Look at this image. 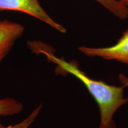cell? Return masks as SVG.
Wrapping results in <instances>:
<instances>
[{"label":"cell","instance_id":"ba28073f","mask_svg":"<svg viewBox=\"0 0 128 128\" xmlns=\"http://www.w3.org/2000/svg\"><path fill=\"white\" fill-rule=\"evenodd\" d=\"M120 1H121L123 4H124L126 7H128V0H119Z\"/></svg>","mask_w":128,"mask_h":128},{"label":"cell","instance_id":"52a82bcc","mask_svg":"<svg viewBox=\"0 0 128 128\" xmlns=\"http://www.w3.org/2000/svg\"><path fill=\"white\" fill-rule=\"evenodd\" d=\"M42 108V104H40L38 106L36 107L35 109L32 112V113L26 118H25L24 119H23V120L17 124L6 126L3 125L0 122V128H29L30 126L33 124V123L34 122L36 118L39 116Z\"/></svg>","mask_w":128,"mask_h":128},{"label":"cell","instance_id":"3957f363","mask_svg":"<svg viewBox=\"0 0 128 128\" xmlns=\"http://www.w3.org/2000/svg\"><path fill=\"white\" fill-rule=\"evenodd\" d=\"M81 53L90 57H100L104 60H114L128 66V29L114 45L104 48H78Z\"/></svg>","mask_w":128,"mask_h":128},{"label":"cell","instance_id":"5b68a950","mask_svg":"<svg viewBox=\"0 0 128 128\" xmlns=\"http://www.w3.org/2000/svg\"><path fill=\"white\" fill-rule=\"evenodd\" d=\"M120 20L128 17V7L119 0H94Z\"/></svg>","mask_w":128,"mask_h":128},{"label":"cell","instance_id":"8992f818","mask_svg":"<svg viewBox=\"0 0 128 128\" xmlns=\"http://www.w3.org/2000/svg\"><path fill=\"white\" fill-rule=\"evenodd\" d=\"M23 105L12 97L0 99V116H12L22 111Z\"/></svg>","mask_w":128,"mask_h":128},{"label":"cell","instance_id":"7a4b0ae2","mask_svg":"<svg viewBox=\"0 0 128 128\" xmlns=\"http://www.w3.org/2000/svg\"><path fill=\"white\" fill-rule=\"evenodd\" d=\"M0 11H16L28 14L62 33L66 30L48 15L38 0H0Z\"/></svg>","mask_w":128,"mask_h":128},{"label":"cell","instance_id":"277c9868","mask_svg":"<svg viewBox=\"0 0 128 128\" xmlns=\"http://www.w3.org/2000/svg\"><path fill=\"white\" fill-rule=\"evenodd\" d=\"M24 32V28L20 23L8 20H0V64Z\"/></svg>","mask_w":128,"mask_h":128},{"label":"cell","instance_id":"6da1fadb","mask_svg":"<svg viewBox=\"0 0 128 128\" xmlns=\"http://www.w3.org/2000/svg\"><path fill=\"white\" fill-rule=\"evenodd\" d=\"M28 47L32 52L43 54L47 60L57 65L56 73L70 74L82 82L98 106L100 124L98 128H116L113 116L116 110L128 101L124 97V86L108 85L102 81L90 78L79 68L75 60L66 61L54 55L51 46L39 41H28Z\"/></svg>","mask_w":128,"mask_h":128}]
</instances>
